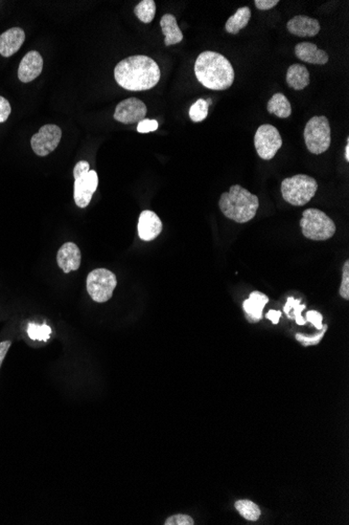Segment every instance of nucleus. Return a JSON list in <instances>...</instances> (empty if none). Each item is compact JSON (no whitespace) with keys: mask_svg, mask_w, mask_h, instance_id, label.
Here are the masks:
<instances>
[{"mask_svg":"<svg viewBox=\"0 0 349 525\" xmlns=\"http://www.w3.org/2000/svg\"><path fill=\"white\" fill-rule=\"evenodd\" d=\"M115 81L121 88L131 92H142L155 88L160 80L158 64L148 56L126 58L114 70Z\"/></svg>","mask_w":349,"mask_h":525,"instance_id":"f257e3e1","label":"nucleus"},{"mask_svg":"<svg viewBox=\"0 0 349 525\" xmlns=\"http://www.w3.org/2000/svg\"><path fill=\"white\" fill-rule=\"evenodd\" d=\"M198 81L208 90H228L235 82V70L226 57L216 51H203L196 60Z\"/></svg>","mask_w":349,"mask_h":525,"instance_id":"f03ea898","label":"nucleus"},{"mask_svg":"<svg viewBox=\"0 0 349 525\" xmlns=\"http://www.w3.org/2000/svg\"><path fill=\"white\" fill-rule=\"evenodd\" d=\"M219 206L227 218L237 223H246L255 217L259 200L241 186L233 185L229 192L221 195Z\"/></svg>","mask_w":349,"mask_h":525,"instance_id":"7ed1b4c3","label":"nucleus"},{"mask_svg":"<svg viewBox=\"0 0 349 525\" xmlns=\"http://www.w3.org/2000/svg\"><path fill=\"white\" fill-rule=\"evenodd\" d=\"M318 184L315 179L305 175H297L284 179L282 183L284 200L290 204L303 207L309 204L315 196Z\"/></svg>","mask_w":349,"mask_h":525,"instance_id":"20e7f679","label":"nucleus"},{"mask_svg":"<svg viewBox=\"0 0 349 525\" xmlns=\"http://www.w3.org/2000/svg\"><path fill=\"white\" fill-rule=\"evenodd\" d=\"M300 227L303 236L311 241H327L336 233L332 219L318 209H307L303 212Z\"/></svg>","mask_w":349,"mask_h":525,"instance_id":"39448f33","label":"nucleus"},{"mask_svg":"<svg viewBox=\"0 0 349 525\" xmlns=\"http://www.w3.org/2000/svg\"><path fill=\"white\" fill-rule=\"evenodd\" d=\"M74 202L78 208H86L98 189L99 175L96 171L90 170V163L80 161L74 169Z\"/></svg>","mask_w":349,"mask_h":525,"instance_id":"423d86ee","label":"nucleus"},{"mask_svg":"<svg viewBox=\"0 0 349 525\" xmlns=\"http://www.w3.org/2000/svg\"><path fill=\"white\" fill-rule=\"evenodd\" d=\"M305 140L311 154H322L327 152L332 143L327 118L324 115L312 118L305 125Z\"/></svg>","mask_w":349,"mask_h":525,"instance_id":"0eeeda50","label":"nucleus"},{"mask_svg":"<svg viewBox=\"0 0 349 525\" xmlns=\"http://www.w3.org/2000/svg\"><path fill=\"white\" fill-rule=\"evenodd\" d=\"M86 285L87 291L94 302L105 303L112 298L117 278L107 268H96L87 276Z\"/></svg>","mask_w":349,"mask_h":525,"instance_id":"6e6552de","label":"nucleus"},{"mask_svg":"<svg viewBox=\"0 0 349 525\" xmlns=\"http://www.w3.org/2000/svg\"><path fill=\"white\" fill-rule=\"evenodd\" d=\"M254 146L260 159L270 161L282 148V138L278 128L270 124H264L256 130Z\"/></svg>","mask_w":349,"mask_h":525,"instance_id":"1a4fd4ad","label":"nucleus"},{"mask_svg":"<svg viewBox=\"0 0 349 525\" xmlns=\"http://www.w3.org/2000/svg\"><path fill=\"white\" fill-rule=\"evenodd\" d=\"M62 138V130L59 126L49 124L39 129L31 140V146L35 154L39 156H46L59 146Z\"/></svg>","mask_w":349,"mask_h":525,"instance_id":"9d476101","label":"nucleus"},{"mask_svg":"<svg viewBox=\"0 0 349 525\" xmlns=\"http://www.w3.org/2000/svg\"><path fill=\"white\" fill-rule=\"evenodd\" d=\"M146 104L137 98H129L121 101L115 108L114 119L123 124L139 123L146 119Z\"/></svg>","mask_w":349,"mask_h":525,"instance_id":"9b49d317","label":"nucleus"},{"mask_svg":"<svg viewBox=\"0 0 349 525\" xmlns=\"http://www.w3.org/2000/svg\"><path fill=\"white\" fill-rule=\"evenodd\" d=\"M43 70L42 56L36 51H28L20 62L18 78L24 83L34 81Z\"/></svg>","mask_w":349,"mask_h":525,"instance_id":"f8f14e48","label":"nucleus"},{"mask_svg":"<svg viewBox=\"0 0 349 525\" xmlns=\"http://www.w3.org/2000/svg\"><path fill=\"white\" fill-rule=\"evenodd\" d=\"M138 235L144 241H152L162 232V221L153 211H142L138 220Z\"/></svg>","mask_w":349,"mask_h":525,"instance_id":"ddd939ff","label":"nucleus"},{"mask_svg":"<svg viewBox=\"0 0 349 525\" xmlns=\"http://www.w3.org/2000/svg\"><path fill=\"white\" fill-rule=\"evenodd\" d=\"M80 260L82 254L78 245L74 243H64L57 254L58 266L65 274L78 270L80 266Z\"/></svg>","mask_w":349,"mask_h":525,"instance_id":"4468645a","label":"nucleus"},{"mask_svg":"<svg viewBox=\"0 0 349 525\" xmlns=\"http://www.w3.org/2000/svg\"><path fill=\"white\" fill-rule=\"evenodd\" d=\"M289 32L301 38L315 37L320 32V24L317 19L309 16L298 15L289 20L287 24Z\"/></svg>","mask_w":349,"mask_h":525,"instance_id":"2eb2a0df","label":"nucleus"},{"mask_svg":"<svg viewBox=\"0 0 349 525\" xmlns=\"http://www.w3.org/2000/svg\"><path fill=\"white\" fill-rule=\"evenodd\" d=\"M26 41V33L22 29L12 28L0 35V55L11 57L19 51Z\"/></svg>","mask_w":349,"mask_h":525,"instance_id":"dca6fc26","label":"nucleus"},{"mask_svg":"<svg viewBox=\"0 0 349 525\" xmlns=\"http://www.w3.org/2000/svg\"><path fill=\"white\" fill-rule=\"evenodd\" d=\"M295 55L303 62L309 64L324 65L328 62L326 51L318 49L317 45L311 42H301L295 47Z\"/></svg>","mask_w":349,"mask_h":525,"instance_id":"f3484780","label":"nucleus"},{"mask_svg":"<svg viewBox=\"0 0 349 525\" xmlns=\"http://www.w3.org/2000/svg\"><path fill=\"white\" fill-rule=\"evenodd\" d=\"M268 302H269V298L265 293L253 291L249 296V299L244 301L243 307L250 319L253 321H259L263 318V311Z\"/></svg>","mask_w":349,"mask_h":525,"instance_id":"a211bd4d","label":"nucleus"},{"mask_svg":"<svg viewBox=\"0 0 349 525\" xmlns=\"http://www.w3.org/2000/svg\"><path fill=\"white\" fill-rule=\"evenodd\" d=\"M161 30L164 35V45L167 47L169 45H177L183 40V34L179 29L177 19L171 14H165L160 20Z\"/></svg>","mask_w":349,"mask_h":525,"instance_id":"6ab92c4d","label":"nucleus"},{"mask_svg":"<svg viewBox=\"0 0 349 525\" xmlns=\"http://www.w3.org/2000/svg\"><path fill=\"white\" fill-rule=\"evenodd\" d=\"M287 83L289 88L295 90H303L309 86V70L303 64H293L288 68L287 72Z\"/></svg>","mask_w":349,"mask_h":525,"instance_id":"aec40b11","label":"nucleus"},{"mask_svg":"<svg viewBox=\"0 0 349 525\" xmlns=\"http://www.w3.org/2000/svg\"><path fill=\"white\" fill-rule=\"evenodd\" d=\"M250 19H251V10L249 7L239 8L235 15L227 20L225 31L229 34L237 35L241 29L247 26Z\"/></svg>","mask_w":349,"mask_h":525,"instance_id":"412c9836","label":"nucleus"},{"mask_svg":"<svg viewBox=\"0 0 349 525\" xmlns=\"http://www.w3.org/2000/svg\"><path fill=\"white\" fill-rule=\"evenodd\" d=\"M268 113H273L280 119H287L292 113V106L284 94H275L267 104Z\"/></svg>","mask_w":349,"mask_h":525,"instance_id":"4be33fe9","label":"nucleus"},{"mask_svg":"<svg viewBox=\"0 0 349 525\" xmlns=\"http://www.w3.org/2000/svg\"><path fill=\"white\" fill-rule=\"evenodd\" d=\"M134 14L136 17L144 22V24H150L154 19L156 14V3L154 0H142L136 6L134 9Z\"/></svg>","mask_w":349,"mask_h":525,"instance_id":"5701e85b","label":"nucleus"},{"mask_svg":"<svg viewBox=\"0 0 349 525\" xmlns=\"http://www.w3.org/2000/svg\"><path fill=\"white\" fill-rule=\"evenodd\" d=\"M235 508L237 512H239L241 517L249 521H256L259 519L262 512H260L259 506L254 502L250 501V500H239L235 503Z\"/></svg>","mask_w":349,"mask_h":525,"instance_id":"b1692460","label":"nucleus"},{"mask_svg":"<svg viewBox=\"0 0 349 525\" xmlns=\"http://www.w3.org/2000/svg\"><path fill=\"white\" fill-rule=\"evenodd\" d=\"M51 332H53V330L46 324L38 325V324L30 323L28 326V334L32 340L47 342Z\"/></svg>","mask_w":349,"mask_h":525,"instance_id":"393cba45","label":"nucleus"},{"mask_svg":"<svg viewBox=\"0 0 349 525\" xmlns=\"http://www.w3.org/2000/svg\"><path fill=\"white\" fill-rule=\"evenodd\" d=\"M208 103L204 99H199L189 109V118L193 122H202L208 115Z\"/></svg>","mask_w":349,"mask_h":525,"instance_id":"a878e982","label":"nucleus"},{"mask_svg":"<svg viewBox=\"0 0 349 525\" xmlns=\"http://www.w3.org/2000/svg\"><path fill=\"white\" fill-rule=\"evenodd\" d=\"M300 300H295L294 298L292 297L289 298L288 302L284 305V312H286L287 315H289L291 309H293V311H294V317L295 320H296V323L298 324V325H305L307 321H305V320L303 319V316H301V313H303V309H305V305H300Z\"/></svg>","mask_w":349,"mask_h":525,"instance_id":"bb28decb","label":"nucleus"},{"mask_svg":"<svg viewBox=\"0 0 349 525\" xmlns=\"http://www.w3.org/2000/svg\"><path fill=\"white\" fill-rule=\"evenodd\" d=\"M326 330H327V325H323L322 330H320L319 334H315L313 337H307L305 334H297L296 339L298 342H300L303 346H311V345H317L320 341L323 338L324 334H325Z\"/></svg>","mask_w":349,"mask_h":525,"instance_id":"cd10ccee","label":"nucleus"},{"mask_svg":"<svg viewBox=\"0 0 349 525\" xmlns=\"http://www.w3.org/2000/svg\"><path fill=\"white\" fill-rule=\"evenodd\" d=\"M340 295L343 299H349V261L347 260L343 266L342 283L340 286Z\"/></svg>","mask_w":349,"mask_h":525,"instance_id":"c85d7f7f","label":"nucleus"},{"mask_svg":"<svg viewBox=\"0 0 349 525\" xmlns=\"http://www.w3.org/2000/svg\"><path fill=\"white\" fill-rule=\"evenodd\" d=\"M165 525H194L195 521L189 515H173L165 520Z\"/></svg>","mask_w":349,"mask_h":525,"instance_id":"c756f323","label":"nucleus"},{"mask_svg":"<svg viewBox=\"0 0 349 525\" xmlns=\"http://www.w3.org/2000/svg\"><path fill=\"white\" fill-rule=\"evenodd\" d=\"M158 128V122L156 120L144 119L139 122L137 125V131L139 134H148L155 131Z\"/></svg>","mask_w":349,"mask_h":525,"instance_id":"7c9ffc66","label":"nucleus"},{"mask_svg":"<svg viewBox=\"0 0 349 525\" xmlns=\"http://www.w3.org/2000/svg\"><path fill=\"white\" fill-rule=\"evenodd\" d=\"M11 104L7 99L0 96V124L7 121L11 115Z\"/></svg>","mask_w":349,"mask_h":525,"instance_id":"2f4dec72","label":"nucleus"},{"mask_svg":"<svg viewBox=\"0 0 349 525\" xmlns=\"http://www.w3.org/2000/svg\"><path fill=\"white\" fill-rule=\"evenodd\" d=\"M307 321L311 322L318 330H322V328H323V324H322L323 317H322L321 314L316 311L307 312Z\"/></svg>","mask_w":349,"mask_h":525,"instance_id":"473e14b6","label":"nucleus"},{"mask_svg":"<svg viewBox=\"0 0 349 525\" xmlns=\"http://www.w3.org/2000/svg\"><path fill=\"white\" fill-rule=\"evenodd\" d=\"M254 3H255V7L258 10H260V11H267V10L276 7L278 3H280V1L278 0H255Z\"/></svg>","mask_w":349,"mask_h":525,"instance_id":"72a5a7b5","label":"nucleus"},{"mask_svg":"<svg viewBox=\"0 0 349 525\" xmlns=\"http://www.w3.org/2000/svg\"><path fill=\"white\" fill-rule=\"evenodd\" d=\"M11 345V341H3V342L0 343V368L3 365V360H5Z\"/></svg>","mask_w":349,"mask_h":525,"instance_id":"f704fd0d","label":"nucleus"},{"mask_svg":"<svg viewBox=\"0 0 349 525\" xmlns=\"http://www.w3.org/2000/svg\"><path fill=\"white\" fill-rule=\"evenodd\" d=\"M266 317H267V319L271 320L272 323L278 324V322H280V317H282V313L271 309V311H269V313L267 314Z\"/></svg>","mask_w":349,"mask_h":525,"instance_id":"c9c22d12","label":"nucleus"},{"mask_svg":"<svg viewBox=\"0 0 349 525\" xmlns=\"http://www.w3.org/2000/svg\"><path fill=\"white\" fill-rule=\"evenodd\" d=\"M345 160L349 161V138H347V144L345 146Z\"/></svg>","mask_w":349,"mask_h":525,"instance_id":"e433bc0d","label":"nucleus"}]
</instances>
